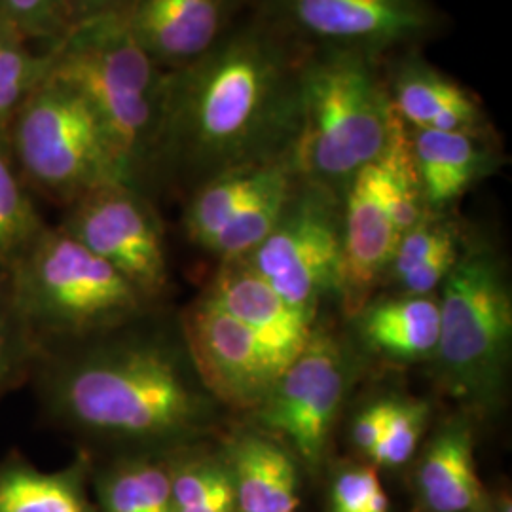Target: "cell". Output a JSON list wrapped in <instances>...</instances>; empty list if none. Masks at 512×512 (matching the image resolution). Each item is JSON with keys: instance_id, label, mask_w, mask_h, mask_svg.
Instances as JSON below:
<instances>
[{"instance_id": "cell-30", "label": "cell", "mask_w": 512, "mask_h": 512, "mask_svg": "<svg viewBox=\"0 0 512 512\" xmlns=\"http://www.w3.org/2000/svg\"><path fill=\"white\" fill-rule=\"evenodd\" d=\"M427 414H429L427 404L393 401L384 437L368 456L376 463L387 465V467H397L406 463L412 458L420 442Z\"/></svg>"}, {"instance_id": "cell-28", "label": "cell", "mask_w": 512, "mask_h": 512, "mask_svg": "<svg viewBox=\"0 0 512 512\" xmlns=\"http://www.w3.org/2000/svg\"><path fill=\"white\" fill-rule=\"evenodd\" d=\"M38 361V349L29 338L0 277V399L16 389Z\"/></svg>"}, {"instance_id": "cell-8", "label": "cell", "mask_w": 512, "mask_h": 512, "mask_svg": "<svg viewBox=\"0 0 512 512\" xmlns=\"http://www.w3.org/2000/svg\"><path fill=\"white\" fill-rule=\"evenodd\" d=\"M344 198L296 181L287 207L247 262L298 310L315 315L323 296L338 293Z\"/></svg>"}, {"instance_id": "cell-22", "label": "cell", "mask_w": 512, "mask_h": 512, "mask_svg": "<svg viewBox=\"0 0 512 512\" xmlns=\"http://www.w3.org/2000/svg\"><path fill=\"white\" fill-rule=\"evenodd\" d=\"M80 473V465L50 473L6 459L0 463V512H93Z\"/></svg>"}, {"instance_id": "cell-13", "label": "cell", "mask_w": 512, "mask_h": 512, "mask_svg": "<svg viewBox=\"0 0 512 512\" xmlns=\"http://www.w3.org/2000/svg\"><path fill=\"white\" fill-rule=\"evenodd\" d=\"M239 0H131L122 10L129 33L167 73L209 54L232 31Z\"/></svg>"}, {"instance_id": "cell-33", "label": "cell", "mask_w": 512, "mask_h": 512, "mask_svg": "<svg viewBox=\"0 0 512 512\" xmlns=\"http://www.w3.org/2000/svg\"><path fill=\"white\" fill-rule=\"evenodd\" d=\"M391 404L393 401H380V403L370 404L365 412L357 418L353 425V440L355 444L370 454L376 444L382 440L391 414Z\"/></svg>"}, {"instance_id": "cell-3", "label": "cell", "mask_w": 512, "mask_h": 512, "mask_svg": "<svg viewBox=\"0 0 512 512\" xmlns=\"http://www.w3.org/2000/svg\"><path fill=\"white\" fill-rule=\"evenodd\" d=\"M50 74L86 99L103 128L120 181L139 188L154 171L167 71L137 44L124 14L73 25L50 46Z\"/></svg>"}, {"instance_id": "cell-6", "label": "cell", "mask_w": 512, "mask_h": 512, "mask_svg": "<svg viewBox=\"0 0 512 512\" xmlns=\"http://www.w3.org/2000/svg\"><path fill=\"white\" fill-rule=\"evenodd\" d=\"M437 355L458 399L492 406L511 359L512 298L503 264L486 247H467L444 279Z\"/></svg>"}, {"instance_id": "cell-23", "label": "cell", "mask_w": 512, "mask_h": 512, "mask_svg": "<svg viewBox=\"0 0 512 512\" xmlns=\"http://www.w3.org/2000/svg\"><path fill=\"white\" fill-rule=\"evenodd\" d=\"M46 228L14 162L8 135L0 131V277L4 279Z\"/></svg>"}, {"instance_id": "cell-11", "label": "cell", "mask_w": 512, "mask_h": 512, "mask_svg": "<svg viewBox=\"0 0 512 512\" xmlns=\"http://www.w3.org/2000/svg\"><path fill=\"white\" fill-rule=\"evenodd\" d=\"M346 359L329 334H311L308 346L275 382L258 408L266 429L283 435L310 465L329 444L330 429L346 393Z\"/></svg>"}, {"instance_id": "cell-26", "label": "cell", "mask_w": 512, "mask_h": 512, "mask_svg": "<svg viewBox=\"0 0 512 512\" xmlns=\"http://www.w3.org/2000/svg\"><path fill=\"white\" fill-rule=\"evenodd\" d=\"M105 512H175L171 469L156 461H129L101 480Z\"/></svg>"}, {"instance_id": "cell-5", "label": "cell", "mask_w": 512, "mask_h": 512, "mask_svg": "<svg viewBox=\"0 0 512 512\" xmlns=\"http://www.w3.org/2000/svg\"><path fill=\"white\" fill-rule=\"evenodd\" d=\"M6 289L38 349L63 348L137 321L147 298L61 226H46L6 275Z\"/></svg>"}, {"instance_id": "cell-32", "label": "cell", "mask_w": 512, "mask_h": 512, "mask_svg": "<svg viewBox=\"0 0 512 512\" xmlns=\"http://www.w3.org/2000/svg\"><path fill=\"white\" fill-rule=\"evenodd\" d=\"M459 255H461V249H459L458 232H456L446 241H442L416 270H412L401 279L404 289L408 294H427L435 291L454 270Z\"/></svg>"}, {"instance_id": "cell-7", "label": "cell", "mask_w": 512, "mask_h": 512, "mask_svg": "<svg viewBox=\"0 0 512 512\" xmlns=\"http://www.w3.org/2000/svg\"><path fill=\"white\" fill-rule=\"evenodd\" d=\"M8 143L23 183L55 202L122 183L92 107L50 73L12 118Z\"/></svg>"}, {"instance_id": "cell-2", "label": "cell", "mask_w": 512, "mask_h": 512, "mask_svg": "<svg viewBox=\"0 0 512 512\" xmlns=\"http://www.w3.org/2000/svg\"><path fill=\"white\" fill-rule=\"evenodd\" d=\"M126 329L38 357V395L48 418L76 433L137 444L200 429L209 401L188 355L165 338Z\"/></svg>"}, {"instance_id": "cell-14", "label": "cell", "mask_w": 512, "mask_h": 512, "mask_svg": "<svg viewBox=\"0 0 512 512\" xmlns=\"http://www.w3.org/2000/svg\"><path fill=\"white\" fill-rule=\"evenodd\" d=\"M401 234L387 213L376 164L363 167L344 194L342 268L338 294L344 310L359 315L395 255Z\"/></svg>"}, {"instance_id": "cell-27", "label": "cell", "mask_w": 512, "mask_h": 512, "mask_svg": "<svg viewBox=\"0 0 512 512\" xmlns=\"http://www.w3.org/2000/svg\"><path fill=\"white\" fill-rule=\"evenodd\" d=\"M50 73V48L38 52L29 40L0 25V131L8 135L19 107Z\"/></svg>"}, {"instance_id": "cell-4", "label": "cell", "mask_w": 512, "mask_h": 512, "mask_svg": "<svg viewBox=\"0 0 512 512\" xmlns=\"http://www.w3.org/2000/svg\"><path fill=\"white\" fill-rule=\"evenodd\" d=\"M376 55L323 46L300 74V124L291 148L294 173L344 198L355 175L374 164L401 118L391 105Z\"/></svg>"}, {"instance_id": "cell-29", "label": "cell", "mask_w": 512, "mask_h": 512, "mask_svg": "<svg viewBox=\"0 0 512 512\" xmlns=\"http://www.w3.org/2000/svg\"><path fill=\"white\" fill-rule=\"evenodd\" d=\"M0 25L50 48L69 31L67 0H0Z\"/></svg>"}, {"instance_id": "cell-36", "label": "cell", "mask_w": 512, "mask_h": 512, "mask_svg": "<svg viewBox=\"0 0 512 512\" xmlns=\"http://www.w3.org/2000/svg\"><path fill=\"white\" fill-rule=\"evenodd\" d=\"M511 497L501 494L492 503H486L484 512H511Z\"/></svg>"}, {"instance_id": "cell-34", "label": "cell", "mask_w": 512, "mask_h": 512, "mask_svg": "<svg viewBox=\"0 0 512 512\" xmlns=\"http://www.w3.org/2000/svg\"><path fill=\"white\" fill-rule=\"evenodd\" d=\"M131 0H67V19L69 29L88 19L99 18L105 14L122 12Z\"/></svg>"}, {"instance_id": "cell-25", "label": "cell", "mask_w": 512, "mask_h": 512, "mask_svg": "<svg viewBox=\"0 0 512 512\" xmlns=\"http://www.w3.org/2000/svg\"><path fill=\"white\" fill-rule=\"evenodd\" d=\"M296 181V173H289L258 194L253 202L247 203L228 220V224L209 243L207 251L219 255L224 262L251 255L281 219Z\"/></svg>"}, {"instance_id": "cell-24", "label": "cell", "mask_w": 512, "mask_h": 512, "mask_svg": "<svg viewBox=\"0 0 512 512\" xmlns=\"http://www.w3.org/2000/svg\"><path fill=\"white\" fill-rule=\"evenodd\" d=\"M374 164L387 213L403 238L429 213L412 156L408 128L403 122L397 126L384 154Z\"/></svg>"}, {"instance_id": "cell-20", "label": "cell", "mask_w": 512, "mask_h": 512, "mask_svg": "<svg viewBox=\"0 0 512 512\" xmlns=\"http://www.w3.org/2000/svg\"><path fill=\"white\" fill-rule=\"evenodd\" d=\"M230 475L241 512H294L298 507L294 459L272 440L255 435L238 440Z\"/></svg>"}, {"instance_id": "cell-31", "label": "cell", "mask_w": 512, "mask_h": 512, "mask_svg": "<svg viewBox=\"0 0 512 512\" xmlns=\"http://www.w3.org/2000/svg\"><path fill=\"white\" fill-rule=\"evenodd\" d=\"M389 497L370 467L351 469L336 478L330 492V512H387Z\"/></svg>"}, {"instance_id": "cell-12", "label": "cell", "mask_w": 512, "mask_h": 512, "mask_svg": "<svg viewBox=\"0 0 512 512\" xmlns=\"http://www.w3.org/2000/svg\"><path fill=\"white\" fill-rule=\"evenodd\" d=\"M281 25L329 48L378 55L425 35L433 25L427 0H272Z\"/></svg>"}, {"instance_id": "cell-17", "label": "cell", "mask_w": 512, "mask_h": 512, "mask_svg": "<svg viewBox=\"0 0 512 512\" xmlns=\"http://www.w3.org/2000/svg\"><path fill=\"white\" fill-rule=\"evenodd\" d=\"M391 105L406 128L437 131L488 129L475 93L440 73L416 54L403 57L389 74Z\"/></svg>"}, {"instance_id": "cell-1", "label": "cell", "mask_w": 512, "mask_h": 512, "mask_svg": "<svg viewBox=\"0 0 512 512\" xmlns=\"http://www.w3.org/2000/svg\"><path fill=\"white\" fill-rule=\"evenodd\" d=\"M302 52L285 29L253 21L200 61L167 73L156 167L200 184L220 173L287 158L300 124Z\"/></svg>"}, {"instance_id": "cell-19", "label": "cell", "mask_w": 512, "mask_h": 512, "mask_svg": "<svg viewBox=\"0 0 512 512\" xmlns=\"http://www.w3.org/2000/svg\"><path fill=\"white\" fill-rule=\"evenodd\" d=\"M357 317L366 344L387 357L423 359L439 346V302L427 294L380 300Z\"/></svg>"}, {"instance_id": "cell-10", "label": "cell", "mask_w": 512, "mask_h": 512, "mask_svg": "<svg viewBox=\"0 0 512 512\" xmlns=\"http://www.w3.org/2000/svg\"><path fill=\"white\" fill-rule=\"evenodd\" d=\"M183 334L203 389L232 408L258 410L285 372L255 334L207 294L184 313Z\"/></svg>"}, {"instance_id": "cell-16", "label": "cell", "mask_w": 512, "mask_h": 512, "mask_svg": "<svg viewBox=\"0 0 512 512\" xmlns=\"http://www.w3.org/2000/svg\"><path fill=\"white\" fill-rule=\"evenodd\" d=\"M423 200L431 213H442L499 165L490 128L437 131L408 128Z\"/></svg>"}, {"instance_id": "cell-9", "label": "cell", "mask_w": 512, "mask_h": 512, "mask_svg": "<svg viewBox=\"0 0 512 512\" xmlns=\"http://www.w3.org/2000/svg\"><path fill=\"white\" fill-rule=\"evenodd\" d=\"M61 228L148 302L164 293L169 274L162 224L139 188L124 183L95 188L69 205Z\"/></svg>"}, {"instance_id": "cell-15", "label": "cell", "mask_w": 512, "mask_h": 512, "mask_svg": "<svg viewBox=\"0 0 512 512\" xmlns=\"http://www.w3.org/2000/svg\"><path fill=\"white\" fill-rule=\"evenodd\" d=\"M207 296L251 330L283 370L310 342L313 313L291 306L247 258L224 262Z\"/></svg>"}, {"instance_id": "cell-18", "label": "cell", "mask_w": 512, "mask_h": 512, "mask_svg": "<svg viewBox=\"0 0 512 512\" xmlns=\"http://www.w3.org/2000/svg\"><path fill=\"white\" fill-rule=\"evenodd\" d=\"M418 488L433 512H484L486 492L476 471L471 431L463 423L446 425L425 450Z\"/></svg>"}, {"instance_id": "cell-35", "label": "cell", "mask_w": 512, "mask_h": 512, "mask_svg": "<svg viewBox=\"0 0 512 512\" xmlns=\"http://www.w3.org/2000/svg\"><path fill=\"white\" fill-rule=\"evenodd\" d=\"M236 509H238L236 490H234V484L230 478L228 482H224L220 488H217L209 497H205L198 505L183 512H234Z\"/></svg>"}, {"instance_id": "cell-21", "label": "cell", "mask_w": 512, "mask_h": 512, "mask_svg": "<svg viewBox=\"0 0 512 512\" xmlns=\"http://www.w3.org/2000/svg\"><path fill=\"white\" fill-rule=\"evenodd\" d=\"M289 173H294V169L287 156L266 164L232 169L200 184L184 213L188 238L207 249L228 220Z\"/></svg>"}]
</instances>
